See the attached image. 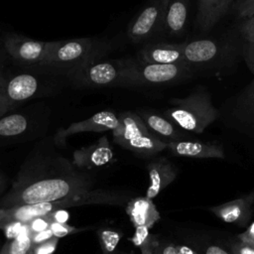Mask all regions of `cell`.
<instances>
[{
	"instance_id": "7",
	"label": "cell",
	"mask_w": 254,
	"mask_h": 254,
	"mask_svg": "<svg viewBox=\"0 0 254 254\" xmlns=\"http://www.w3.org/2000/svg\"><path fill=\"white\" fill-rule=\"evenodd\" d=\"M132 60L96 61L66 71L68 79L78 87H127V76Z\"/></svg>"
},
{
	"instance_id": "10",
	"label": "cell",
	"mask_w": 254,
	"mask_h": 254,
	"mask_svg": "<svg viewBox=\"0 0 254 254\" xmlns=\"http://www.w3.org/2000/svg\"><path fill=\"white\" fill-rule=\"evenodd\" d=\"M218 110L224 126L254 143V79Z\"/></svg>"
},
{
	"instance_id": "16",
	"label": "cell",
	"mask_w": 254,
	"mask_h": 254,
	"mask_svg": "<svg viewBox=\"0 0 254 254\" xmlns=\"http://www.w3.org/2000/svg\"><path fill=\"white\" fill-rule=\"evenodd\" d=\"M136 112L142 118L148 129L166 144L178 140L195 139L193 133L184 130L163 114L149 109H140Z\"/></svg>"
},
{
	"instance_id": "37",
	"label": "cell",
	"mask_w": 254,
	"mask_h": 254,
	"mask_svg": "<svg viewBox=\"0 0 254 254\" xmlns=\"http://www.w3.org/2000/svg\"><path fill=\"white\" fill-rule=\"evenodd\" d=\"M9 111V104L5 91V78L0 74V118Z\"/></svg>"
},
{
	"instance_id": "13",
	"label": "cell",
	"mask_w": 254,
	"mask_h": 254,
	"mask_svg": "<svg viewBox=\"0 0 254 254\" xmlns=\"http://www.w3.org/2000/svg\"><path fill=\"white\" fill-rule=\"evenodd\" d=\"M56 41L44 42L25 38L18 35H10L5 40V49L12 59L23 64H41Z\"/></svg>"
},
{
	"instance_id": "17",
	"label": "cell",
	"mask_w": 254,
	"mask_h": 254,
	"mask_svg": "<svg viewBox=\"0 0 254 254\" xmlns=\"http://www.w3.org/2000/svg\"><path fill=\"white\" fill-rule=\"evenodd\" d=\"M166 150L175 157L193 159H224L225 150L216 142L185 139L167 143Z\"/></svg>"
},
{
	"instance_id": "42",
	"label": "cell",
	"mask_w": 254,
	"mask_h": 254,
	"mask_svg": "<svg viewBox=\"0 0 254 254\" xmlns=\"http://www.w3.org/2000/svg\"><path fill=\"white\" fill-rule=\"evenodd\" d=\"M113 254H135V252L133 250H131V251H126V252H115Z\"/></svg>"
},
{
	"instance_id": "19",
	"label": "cell",
	"mask_w": 254,
	"mask_h": 254,
	"mask_svg": "<svg viewBox=\"0 0 254 254\" xmlns=\"http://www.w3.org/2000/svg\"><path fill=\"white\" fill-rule=\"evenodd\" d=\"M144 63L161 64H187L182 43H153L145 46L137 56Z\"/></svg>"
},
{
	"instance_id": "2",
	"label": "cell",
	"mask_w": 254,
	"mask_h": 254,
	"mask_svg": "<svg viewBox=\"0 0 254 254\" xmlns=\"http://www.w3.org/2000/svg\"><path fill=\"white\" fill-rule=\"evenodd\" d=\"M133 197L130 191L120 190H109L102 188H93L87 190L75 192L63 198L31 203L20 204L0 208V222L3 221H21L27 224L36 217L45 216L57 209H67L82 205H126L129 199Z\"/></svg>"
},
{
	"instance_id": "35",
	"label": "cell",
	"mask_w": 254,
	"mask_h": 254,
	"mask_svg": "<svg viewBox=\"0 0 254 254\" xmlns=\"http://www.w3.org/2000/svg\"><path fill=\"white\" fill-rule=\"evenodd\" d=\"M241 35L244 42L254 43V15L244 19L241 25Z\"/></svg>"
},
{
	"instance_id": "27",
	"label": "cell",
	"mask_w": 254,
	"mask_h": 254,
	"mask_svg": "<svg viewBox=\"0 0 254 254\" xmlns=\"http://www.w3.org/2000/svg\"><path fill=\"white\" fill-rule=\"evenodd\" d=\"M96 236L98 238L102 254H113L117 252V246L124 234L117 228L104 225L99 226L96 229Z\"/></svg>"
},
{
	"instance_id": "39",
	"label": "cell",
	"mask_w": 254,
	"mask_h": 254,
	"mask_svg": "<svg viewBox=\"0 0 254 254\" xmlns=\"http://www.w3.org/2000/svg\"><path fill=\"white\" fill-rule=\"evenodd\" d=\"M235 236L242 242L254 247V223H252L251 225H248L244 232L237 234Z\"/></svg>"
},
{
	"instance_id": "15",
	"label": "cell",
	"mask_w": 254,
	"mask_h": 254,
	"mask_svg": "<svg viewBox=\"0 0 254 254\" xmlns=\"http://www.w3.org/2000/svg\"><path fill=\"white\" fill-rule=\"evenodd\" d=\"M146 168L149 176V186L145 195L152 199L169 187L179 174L177 166L166 156H159V154L149 160Z\"/></svg>"
},
{
	"instance_id": "36",
	"label": "cell",
	"mask_w": 254,
	"mask_h": 254,
	"mask_svg": "<svg viewBox=\"0 0 254 254\" xmlns=\"http://www.w3.org/2000/svg\"><path fill=\"white\" fill-rule=\"evenodd\" d=\"M242 53L247 66L254 74V43L244 42L242 47Z\"/></svg>"
},
{
	"instance_id": "29",
	"label": "cell",
	"mask_w": 254,
	"mask_h": 254,
	"mask_svg": "<svg viewBox=\"0 0 254 254\" xmlns=\"http://www.w3.org/2000/svg\"><path fill=\"white\" fill-rule=\"evenodd\" d=\"M50 228L53 231L54 236H56L58 238H62V237L67 236V235L76 234V233H79L82 231H86V230L90 229L91 226L75 227L68 223H61V222H57V221H51Z\"/></svg>"
},
{
	"instance_id": "30",
	"label": "cell",
	"mask_w": 254,
	"mask_h": 254,
	"mask_svg": "<svg viewBox=\"0 0 254 254\" xmlns=\"http://www.w3.org/2000/svg\"><path fill=\"white\" fill-rule=\"evenodd\" d=\"M232 254H254V247L239 240L235 235L222 240Z\"/></svg>"
},
{
	"instance_id": "40",
	"label": "cell",
	"mask_w": 254,
	"mask_h": 254,
	"mask_svg": "<svg viewBox=\"0 0 254 254\" xmlns=\"http://www.w3.org/2000/svg\"><path fill=\"white\" fill-rule=\"evenodd\" d=\"M30 237H31L33 244H37V243H41V242L51 239L52 237H54V233L51 230V228H48L46 230H43V231H40L37 233H32V234H30Z\"/></svg>"
},
{
	"instance_id": "25",
	"label": "cell",
	"mask_w": 254,
	"mask_h": 254,
	"mask_svg": "<svg viewBox=\"0 0 254 254\" xmlns=\"http://www.w3.org/2000/svg\"><path fill=\"white\" fill-rule=\"evenodd\" d=\"M154 254H198L184 238L159 234V244Z\"/></svg>"
},
{
	"instance_id": "4",
	"label": "cell",
	"mask_w": 254,
	"mask_h": 254,
	"mask_svg": "<svg viewBox=\"0 0 254 254\" xmlns=\"http://www.w3.org/2000/svg\"><path fill=\"white\" fill-rule=\"evenodd\" d=\"M109 50L106 42L91 38L56 41L40 64L68 71L101 60Z\"/></svg>"
},
{
	"instance_id": "24",
	"label": "cell",
	"mask_w": 254,
	"mask_h": 254,
	"mask_svg": "<svg viewBox=\"0 0 254 254\" xmlns=\"http://www.w3.org/2000/svg\"><path fill=\"white\" fill-rule=\"evenodd\" d=\"M184 238L198 254H232L223 241L211 239L204 234H186Z\"/></svg>"
},
{
	"instance_id": "28",
	"label": "cell",
	"mask_w": 254,
	"mask_h": 254,
	"mask_svg": "<svg viewBox=\"0 0 254 254\" xmlns=\"http://www.w3.org/2000/svg\"><path fill=\"white\" fill-rule=\"evenodd\" d=\"M33 242L30 237L28 226L16 238L8 239L0 250V254H30Z\"/></svg>"
},
{
	"instance_id": "3",
	"label": "cell",
	"mask_w": 254,
	"mask_h": 254,
	"mask_svg": "<svg viewBox=\"0 0 254 254\" xmlns=\"http://www.w3.org/2000/svg\"><path fill=\"white\" fill-rule=\"evenodd\" d=\"M169 103L171 106L164 110L163 115L193 134H201L219 117V110L203 86H197L185 97L172 98Z\"/></svg>"
},
{
	"instance_id": "41",
	"label": "cell",
	"mask_w": 254,
	"mask_h": 254,
	"mask_svg": "<svg viewBox=\"0 0 254 254\" xmlns=\"http://www.w3.org/2000/svg\"><path fill=\"white\" fill-rule=\"evenodd\" d=\"M7 184H8V180L6 176L0 171V198L6 192L5 190L7 189Z\"/></svg>"
},
{
	"instance_id": "18",
	"label": "cell",
	"mask_w": 254,
	"mask_h": 254,
	"mask_svg": "<svg viewBox=\"0 0 254 254\" xmlns=\"http://www.w3.org/2000/svg\"><path fill=\"white\" fill-rule=\"evenodd\" d=\"M114 150L107 136H102L91 145L82 147L72 153V162L79 169L90 171L105 166L113 161Z\"/></svg>"
},
{
	"instance_id": "6",
	"label": "cell",
	"mask_w": 254,
	"mask_h": 254,
	"mask_svg": "<svg viewBox=\"0 0 254 254\" xmlns=\"http://www.w3.org/2000/svg\"><path fill=\"white\" fill-rule=\"evenodd\" d=\"M187 64L197 71L216 72L233 64L235 47L227 41L217 39H195L182 42Z\"/></svg>"
},
{
	"instance_id": "14",
	"label": "cell",
	"mask_w": 254,
	"mask_h": 254,
	"mask_svg": "<svg viewBox=\"0 0 254 254\" xmlns=\"http://www.w3.org/2000/svg\"><path fill=\"white\" fill-rule=\"evenodd\" d=\"M207 210L225 223L247 227L254 211V190L232 200L209 206Z\"/></svg>"
},
{
	"instance_id": "21",
	"label": "cell",
	"mask_w": 254,
	"mask_h": 254,
	"mask_svg": "<svg viewBox=\"0 0 254 254\" xmlns=\"http://www.w3.org/2000/svg\"><path fill=\"white\" fill-rule=\"evenodd\" d=\"M125 209L134 228L140 226L152 228L161 219V214L153 199L146 195L133 196L125 205Z\"/></svg>"
},
{
	"instance_id": "33",
	"label": "cell",
	"mask_w": 254,
	"mask_h": 254,
	"mask_svg": "<svg viewBox=\"0 0 254 254\" xmlns=\"http://www.w3.org/2000/svg\"><path fill=\"white\" fill-rule=\"evenodd\" d=\"M234 9L240 19H246L254 15V0H235Z\"/></svg>"
},
{
	"instance_id": "34",
	"label": "cell",
	"mask_w": 254,
	"mask_h": 254,
	"mask_svg": "<svg viewBox=\"0 0 254 254\" xmlns=\"http://www.w3.org/2000/svg\"><path fill=\"white\" fill-rule=\"evenodd\" d=\"M51 220L47 216H40L32 219L27 223L29 233H37L50 228Z\"/></svg>"
},
{
	"instance_id": "31",
	"label": "cell",
	"mask_w": 254,
	"mask_h": 254,
	"mask_svg": "<svg viewBox=\"0 0 254 254\" xmlns=\"http://www.w3.org/2000/svg\"><path fill=\"white\" fill-rule=\"evenodd\" d=\"M27 224L21 221H3L0 222V229L4 232L8 239H13L18 237L26 228Z\"/></svg>"
},
{
	"instance_id": "11",
	"label": "cell",
	"mask_w": 254,
	"mask_h": 254,
	"mask_svg": "<svg viewBox=\"0 0 254 254\" xmlns=\"http://www.w3.org/2000/svg\"><path fill=\"white\" fill-rule=\"evenodd\" d=\"M167 7L168 0H149L128 26L127 36L130 42L139 44L163 34Z\"/></svg>"
},
{
	"instance_id": "32",
	"label": "cell",
	"mask_w": 254,
	"mask_h": 254,
	"mask_svg": "<svg viewBox=\"0 0 254 254\" xmlns=\"http://www.w3.org/2000/svg\"><path fill=\"white\" fill-rule=\"evenodd\" d=\"M59 239L60 238L54 236L44 242L33 244L30 254H53L58 247Z\"/></svg>"
},
{
	"instance_id": "26",
	"label": "cell",
	"mask_w": 254,
	"mask_h": 254,
	"mask_svg": "<svg viewBox=\"0 0 254 254\" xmlns=\"http://www.w3.org/2000/svg\"><path fill=\"white\" fill-rule=\"evenodd\" d=\"M131 242L140 250L141 254H154L159 244V234L151 232V228L135 227Z\"/></svg>"
},
{
	"instance_id": "5",
	"label": "cell",
	"mask_w": 254,
	"mask_h": 254,
	"mask_svg": "<svg viewBox=\"0 0 254 254\" xmlns=\"http://www.w3.org/2000/svg\"><path fill=\"white\" fill-rule=\"evenodd\" d=\"M118 117L119 126L112 131L115 144L144 159H151L166 150L167 144L148 129L136 111H123Z\"/></svg>"
},
{
	"instance_id": "38",
	"label": "cell",
	"mask_w": 254,
	"mask_h": 254,
	"mask_svg": "<svg viewBox=\"0 0 254 254\" xmlns=\"http://www.w3.org/2000/svg\"><path fill=\"white\" fill-rule=\"evenodd\" d=\"M45 216H47L51 221H57L61 223H67L69 219V213L66 209H57Z\"/></svg>"
},
{
	"instance_id": "8",
	"label": "cell",
	"mask_w": 254,
	"mask_h": 254,
	"mask_svg": "<svg viewBox=\"0 0 254 254\" xmlns=\"http://www.w3.org/2000/svg\"><path fill=\"white\" fill-rule=\"evenodd\" d=\"M194 71L186 64H161L132 60L127 87L173 85L190 79Z\"/></svg>"
},
{
	"instance_id": "9",
	"label": "cell",
	"mask_w": 254,
	"mask_h": 254,
	"mask_svg": "<svg viewBox=\"0 0 254 254\" xmlns=\"http://www.w3.org/2000/svg\"><path fill=\"white\" fill-rule=\"evenodd\" d=\"M48 128L49 119L45 114L25 111L5 114L0 118V147L44 138Z\"/></svg>"
},
{
	"instance_id": "22",
	"label": "cell",
	"mask_w": 254,
	"mask_h": 254,
	"mask_svg": "<svg viewBox=\"0 0 254 254\" xmlns=\"http://www.w3.org/2000/svg\"><path fill=\"white\" fill-rule=\"evenodd\" d=\"M233 0H198L196 26L203 32L212 29L226 14Z\"/></svg>"
},
{
	"instance_id": "23",
	"label": "cell",
	"mask_w": 254,
	"mask_h": 254,
	"mask_svg": "<svg viewBox=\"0 0 254 254\" xmlns=\"http://www.w3.org/2000/svg\"><path fill=\"white\" fill-rule=\"evenodd\" d=\"M189 18V0H168L163 34L181 37L186 33Z\"/></svg>"
},
{
	"instance_id": "12",
	"label": "cell",
	"mask_w": 254,
	"mask_h": 254,
	"mask_svg": "<svg viewBox=\"0 0 254 254\" xmlns=\"http://www.w3.org/2000/svg\"><path fill=\"white\" fill-rule=\"evenodd\" d=\"M119 123L118 114L115 112L110 110L99 111L84 120L71 123L66 128H60L53 136L54 142L58 148H63L65 146L66 138L70 135L86 132H112L119 126Z\"/></svg>"
},
{
	"instance_id": "1",
	"label": "cell",
	"mask_w": 254,
	"mask_h": 254,
	"mask_svg": "<svg viewBox=\"0 0 254 254\" xmlns=\"http://www.w3.org/2000/svg\"><path fill=\"white\" fill-rule=\"evenodd\" d=\"M54 137L42 138L23 162L0 208L53 201L94 188L96 179L57 150Z\"/></svg>"
},
{
	"instance_id": "20",
	"label": "cell",
	"mask_w": 254,
	"mask_h": 254,
	"mask_svg": "<svg viewBox=\"0 0 254 254\" xmlns=\"http://www.w3.org/2000/svg\"><path fill=\"white\" fill-rule=\"evenodd\" d=\"M39 89V79L30 73H20L5 79V91L9 110L35 97Z\"/></svg>"
}]
</instances>
